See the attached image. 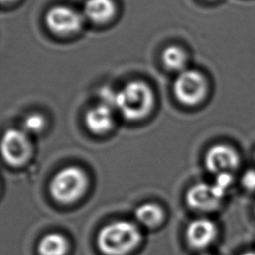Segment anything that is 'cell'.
<instances>
[{"label": "cell", "mask_w": 255, "mask_h": 255, "mask_svg": "<svg viewBox=\"0 0 255 255\" xmlns=\"http://www.w3.org/2000/svg\"><path fill=\"white\" fill-rule=\"evenodd\" d=\"M233 182V175L231 172H222L215 175L214 183L227 191Z\"/></svg>", "instance_id": "obj_17"}, {"label": "cell", "mask_w": 255, "mask_h": 255, "mask_svg": "<svg viewBox=\"0 0 255 255\" xmlns=\"http://www.w3.org/2000/svg\"><path fill=\"white\" fill-rule=\"evenodd\" d=\"M206 169L213 174L232 172L240 165L238 151L229 144H214L206 151L204 156Z\"/></svg>", "instance_id": "obj_8"}, {"label": "cell", "mask_w": 255, "mask_h": 255, "mask_svg": "<svg viewBox=\"0 0 255 255\" xmlns=\"http://www.w3.org/2000/svg\"><path fill=\"white\" fill-rule=\"evenodd\" d=\"M13 1H15V0H1V2H2V3H7V2H13Z\"/></svg>", "instance_id": "obj_19"}, {"label": "cell", "mask_w": 255, "mask_h": 255, "mask_svg": "<svg viewBox=\"0 0 255 255\" xmlns=\"http://www.w3.org/2000/svg\"><path fill=\"white\" fill-rule=\"evenodd\" d=\"M116 10L114 0H86L83 16L95 24H104L114 17Z\"/></svg>", "instance_id": "obj_11"}, {"label": "cell", "mask_w": 255, "mask_h": 255, "mask_svg": "<svg viewBox=\"0 0 255 255\" xmlns=\"http://www.w3.org/2000/svg\"><path fill=\"white\" fill-rule=\"evenodd\" d=\"M254 160H255V151H254Z\"/></svg>", "instance_id": "obj_20"}, {"label": "cell", "mask_w": 255, "mask_h": 255, "mask_svg": "<svg viewBox=\"0 0 255 255\" xmlns=\"http://www.w3.org/2000/svg\"><path fill=\"white\" fill-rule=\"evenodd\" d=\"M69 250L67 238L59 232L44 235L38 243L39 255H66Z\"/></svg>", "instance_id": "obj_12"}, {"label": "cell", "mask_w": 255, "mask_h": 255, "mask_svg": "<svg viewBox=\"0 0 255 255\" xmlns=\"http://www.w3.org/2000/svg\"><path fill=\"white\" fill-rule=\"evenodd\" d=\"M226 190L216 183L199 182L191 186L185 195L187 205L197 211H213L222 203Z\"/></svg>", "instance_id": "obj_6"}, {"label": "cell", "mask_w": 255, "mask_h": 255, "mask_svg": "<svg viewBox=\"0 0 255 255\" xmlns=\"http://www.w3.org/2000/svg\"><path fill=\"white\" fill-rule=\"evenodd\" d=\"M161 60L165 68L168 70L181 72L185 70L187 56L184 50H182L180 47L171 45L163 50L161 54Z\"/></svg>", "instance_id": "obj_14"}, {"label": "cell", "mask_w": 255, "mask_h": 255, "mask_svg": "<svg viewBox=\"0 0 255 255\" xmlns=\"http://www.w3.org/2000/svg\"><path fill=\"white\" fill-rule=\"evenodd\" d=\"M203 255H211V254H203Z\"/></svg>", "instance_id": "obj_21"}, {"label": "cell", "mask_w": 255, "mask_h": 255, "mask_svg": "<svg viewBox=\"0 0 255 255\" xmlns=\"http://www.w3.org/2000/svg\"><path fill=\"white\" fill-rule=\"evenodd\" d=\"M141 241V232L136 224L117 220L102 227L97 236V245L105 255H127Z\"/></svg>", "instance_id": "obj_1"}, {"label": "cell", "mask_w": 255, "mask_h": 255, "mask_svg": "<svg viewBox=\"0 0 255 255\" xmlns=\"http://www.w3.org/2000/svg\"><path fill=\"white\" fill-rule=\"evenodd\" d=\"M47 27L57 35H71L81 30L84 23L83 14L67 6L51 8L45 17Z\"/></svg>", "instance_id": "obj_7"}, {"label": "cell", "mask_w": 255, "mask_h": 255, "mask_svg": "<svg viewBox=\"0 0 255 255\" xmlns=\"http://www.w3.org/2000/svg\"><path fill=\"white\" fill-rule=\"evenodd\" d=\"M85 123L89 130L96 134L108 132L115 123L113 108L103 103L91 108L85 115Z\"/></svg>", "instance_id": "obj_10"}, {"label": "cell", "mask_w": 255, "mask_h": 255, "mask_svg": "<svg viewBox=\"0 0 255 255\" xmlns=\"http://www.w3.org/2000/svg\"><path fill=\"white\" fill-rule=\"evenodd\" d=\"M208 91L204 75L194 69H185L178 73L173 84L176 99L183 105L195 106L206 96Z\"/></svg>", "instance_id": "obj_4"}, {"label": "cell", "mask_w": 255, "mask_h": 255, "mask_svg": "<svg viewBox=\"0 0 255 255\" xmlns=\"http://www.w3.org/2000/svg\"><path fill=\"white\" fill-rule=\"evenodd\" d=\"M254 213H255V206H254Z\"/></svg>", "instance_id": "obj_22"}, {"label": "cell", "mask_w": 255, "mask_h": 255, "mask_svg": "<svg viewBox=\"0 0 255 255\" xmlns=\"http://www.w3.org/2000/svg\"><path fill=\"white\" fill-rule=\"evenodd\" d=\"M242 187L247 191H255V168L246 169L240 178Z\"/></svg>", "instance_id": "obj_16"}, {"label": "cell", "mask_w": 255, "mask_h": 255, "mask_svg": "<svg viewBox=\"0 0 255 255\" xmlns=\"http://www.w3.org/2000/svg\"><path fill=\"white\" fill-rule=\"evenodd\" d=\"M153 100L150 87L140 80H134L117 91L116 109L126 120L139 121L150 113Z\"/></svg>", "instance_id": "obj_2"}, {"label": "cell", "mask_w": 255, "mask_h": 255, "mask_svg": "<svg viewBox=\"0 0 255 255\" xmlns=\"http://www.w3.org/2000/svg\"><path fill=\"white\" fill-rule=\"evenodd\" d=\"M134 216L144 227L155 228L162 223L164 219V211L156 203L145 202L135 209Z\"/></svg>", "instance_id": "obj_13"}, {"label": "cell", "mask_w": 255, "mask_h": 255, "mask_svg": "<svg viewBox=\"0 0 255 255\" xmlns=\"http://www.w3.org/2000/svg\"><path fill=\"white\" fill-rule=\"evenodd\" d=\"M1 152L11 166L19 167L27 163L32 155V144L27 133L23 129H7L2 137Z\"/></svg>", "instance_id": "obj_5"}, {"label": "cell", "mask_w": 255, "mask_h": 255, "mask_svg": "<svg viewBox=\"0 0 255 255\" xmlns=\"http://www.w3.org/2000/svg\"><path fill=\"white\" fill-rule=\"evenodd\" d=\"M89 186L86 172L78 166H67L52 178L49 189L52 197L60 203L69 204L80 199Z\"/></svg>", "instance_id": "obj_3"}, {"label": "cell", "mask_w": 255, "mask_h": 255, "mask_svg": "<svg viewBox=\"0 0 255 255\" xmlns=\"http://www.w3.org/2000/svg\"><path fill=\"white\" fill-rule=\"evenodd\" d=\"M216 235V224L208 218H197L192 220L185 230L187 243L194 249L206 248L215 240Z\"/></svg>", "instance_id": "obj_9"}, {"label": "cell", "mask_w": 255, "mask_h": 255, "mask_svg": "<svg viewBox=\"0 0 255 255\" xmlns=\"http://www.w3.org/2000/svg\"><path fill=\"white\" fill-rule=\"evenodd\" d=\"M45 118L39 113H33L28 115L23 121V130L26 133H39L45 128Z\"/></svg>", "instance_id": "obj_15"}, {"label": "cell", "mask_w": 255, "mask_h": 255, "mask_svg": "<svg viewBox=\"0 0 255 255\" xmlns=\"http://www.w3.org/2000/svg\"><path fill=\"white\" fill-rule=\"evenodd\" d=\"M239 255H255V251H252V250H248V251H244V252L240 253Z\"/></svg>", "instance_id": "obj_18"}]
</instances>
